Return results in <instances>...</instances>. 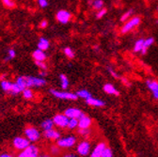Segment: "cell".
Segmentation results:
<instances>
[{"label": "cell", "mask_w": 158, "mask_h": 157, "mask_svg": "<svg viewBox=\"0 0 158 157\" xmlns=\"http://www.w3.org/2000/svg\"><path fill=\"white\" fill-rule=\"evenodd\" d=\"M24 134L30 141L31 144L38 142L40 139H41V136H42V134H41V132H40V130L34 126H27L24 130Z\"/></svg>", "instance_id": "6da1fadb"}, {"label": "cell", "mask_w": 158, "mask_h": 157, "mask_svg": "<svg viewBox=\"0 0 158 157\" xmlns=\"http://www.w3.org/2000/svg\"><path fill=\"white\" fill-rule=\"evenodd\" d=\"M49 92L56 99H60V100H66V101H75L78 99V97L76 93H72V92H67V91H60V90H56L54 89H50Z\"/></svg>", "instance_id": "7a4b0ae2"}, {"label": "cell", "mask_w": 158, "mask_h": 157, "mask_svg": "<svg viewBox=\"0 0 158 157\" xmlns=\"http://www.w3.org/2000/svg\"><path fill=\"white\" fill-rule=\"evenodd\" d=\"M30 145H31L30 141L26 136H16L12 140V147L15 151H18L26 150Z\"/></svg>", "instance_id": "3957f363"}, {"label": "cell", "mask_w": 158, "mask_h": 157, "mask_svg": "<svg viewBox=\"0 0 158 157\" xmlns=\"http://www.w3.org/2000/svg\"><path fill=\"white\" fill-rule=\"evenodd\" d=\"M77 138L74 135H68L64 137H60L57 141L56 145L60 149H71L76 144Z\"/></svg>", "instance_id": "277c9868"}, {"label": "cell", "mask_w": 158, "mask_h": 157, "mask_svg": "<svg viewBox=\"0 0 158 157\" xmlns=\"http://www.w3.org/2000/svg\"><path fill=\"white\" fill-rule=\"evenodd\" d=\"M41 153V150L37 145L31 144L29 147H27L26 150L19 151L15 157H38Z\"/></svg>", "instance_id": "5b68a950"}, {"label": "cell", "mask_w": 158, "mask_h": 157, "mask_svg": "<svg viewBox=\"0 0 158 157\" xmlns=\"http://www.w3.org/2000/svg\"><path fill=\"white\" fill-rule=\"evenodd\" d=\"M141 22V18L139 16H135V17H132L130 20H128L124 25L123 27H122L121 29V33L122 34H126L128 32H130L132 29H134L135 27H137L139 26Z\"/></svg>", "instance_id": "8992f818"}, {"label": "cell", "mask_w": 158, "mask_h": 157, "mask_svg": "<svg viewBox=\"0 0 158 157\" xmlns=\"http://www.w3.org/2000/svg\"><path fill=\"white\" fill-rule=\"evenodd\" d=\"M27 86V88H41L46 85V80L43 77H35V76H26Z\"/></svg>", "instance_id": "52a82bcc"}, {"label": "cell", "mask_w": 158, "mask_h": 157, "mask_svg": "<svg viewBox=\"0 0 158 157\" xmlns=\"http://www.w3.org/2000/svg\"><path fill=\"white\" fill-rule=\"evenodd\" d=\"M90 150H91V145H90V142L88 140H82L76 146L77 154L80 156H83V157L88 156L90 153Z\"/></svg>", "instance_id": "ba28073f"}, {"label": "cell", "mask_w": 158, "mask_h": 157, "mask_svg": "<svg viewBox=\"0 0 158 157\" xmlns=\"http://www.w3.org/2000/svg\"><path fill=\"white\" fill-rule=\"evenodd\" d=\"M69 120L70 119L65 114H56L53 118L55 126H57L59 128H67Z\"/></svg>", "instance_id": "9c48e42d"}, {"label": "cell", "mask_w": 158, "mask_h": 157, "mask_svg": "<svg viewBox=\"0 0 158 157\" xmlns=\"http://www.w3.org/2000/svg\"><path fill=\"white\" fill-rule=\"evenodd\" d=\"M64 114L69 118V119H76V120H79L80 118H82L85 115V113L82 110H80L79 108H76V107L67 108L64 111Z\"/></svg>", "instance_id": "30bf717a"}, {"label": "cell", "mask_w": 158, "mask_h": 157, "mask_svg": "<svg viewBox=\"0 0 158 157\" xmlns=\"http://www.w3.org/2000/svg\"><path fill=\"white\" fill-rule=\"evenodd\" d=\"M56 20L57 22H59L60 24H68L71 20V18H72V14L71 12H69L68 10H59L57 11L56 15Z\"/></svg>", "instance_id": "8fae6325"}, {"label": "cell", "mask_w": 158, "mask_h": 157, "mask_svg": "<svg viewBox=\"0 0 158 157\" xmlns=\"http://www.w3.org/2000/svg\"><path fill=\"white\" fill-rule=\"evenodd\" d=\"M106 143L102 141V142H99L95 147L94 149L92 150V151L90 152V155L89 157H102V154L104 152V151L106 150Z\"/></svg>", "instance_id": "7c38bea8"}, {"label": "cell", "mask_w": 158, "mask_h": 157, "mask_svg": "<svg viewBox=\"0 0 158 157\" xmlns=\"http://www.w3.org/2000/svg\"><path fill=\"white\" fill-rule=\"evenodd\" d=\"M91 125H92L91 118L86 114L78 120V129H89Z\"/></svg>", "instance_id": "4fadbf2b"}, {"label": "cell", "mask_w": 158, "mask_h": 157, "mask_svg": "<svg viewBox=\"0 0 158 157\" xmlns=\"http://www.w3.org/2000/svg\"><path fill=\"white\" fill-rule=\"evenodd\" d=\"M44 137L46 139H48V140H56V141H57L61 137V134L56 129H51V130L44 132Z\"/></svg>", "instance_id": "5bb4252c"}, {"label": "cell", "mask_w": 158, "mask_h": 157, "mask_svg": "<svg viewBox=\"0 0 158 157\" xmlns=\"http://www.w3.org/2000/svg\"><path fill=\"white\" fill-rule=\"evenodd\" d=\"M146 85L148 89L152 91L154 99H158V82L155 80L148 79L146 80Z\"/></svg>", "instance_id": "9a60e30c"}, {"label": "cell", "mask_w": 158, "mask_h": 157, "mask_svg": "<svg viewBox=\"0 0 158 157\" xmlns=\"http://www.w3.org/2000/svg\"><path fill=\"white\" fill-rule=\"evenodd\" d=\"M87 105H90V106H94V107H103L106 105V102H104L101 99H96V98L90 97L88 100H86Z\"/></svg>", "instance_id": "2e32d148"}, {"label": "cell", "mask_w": 158, "mask_h": 157, "mask_svg": "<svg viewBox=\"0 0 158 157\" xmlns=\"http://www.w3.org/2000/svg\"><path fill=\"white\" fill-rule=\"evenodd\" d=\"M32 56L35 60V61H45V60H46V54L40 49H36L33 52Z\"/></svg>", "instance_id": "e0dca14e"}, {"label": "cell", "mask_w": 158, "mask_h": 157, "mask_svg": "<svg viewBox=\"0 0 158 157\" xmlns=\"http://www.w3.org/2000/svg\"><path fill=\"white\" fill-rule=\"evenodd\" d=\"M103 89H104V91L106 93L109 94V95H114V96H118V95H120V92H118V90L112 84L107 83V84H106L104 86Z\"/></svg>", "instance_id": "ac0fdd59"}, {"label": "cell", "mask_w": 158, "mask_h": 157, "mask_svg": "<svg viewBox=\"0 0 158 157\" xmlns=\"http://www.w3.org/2000/svg\"><path fill=\"white\" fill-rule=\"evenodd\" d=\"M54 126H55V123L53 122V119H46L41 123V128L44 132L54 129Z\"/></svg>", "instance_id": "d6986e66"}, {"label": "cell", "mask_w": 158, "mask_h": 157, "mask_svg": "<svg viewBox=\"0 0 158 157\" xmlns=\"http://www.w3.org/2000/svg\"><path fill=\"white\" fill-rule=\"evenodd\" d=\"M12 85H13V83L10 82V80H7V79H3V80L0 81V87H1V89H3V91L7 92L9 94H10V92L11 90Z\"/></svg>", "instance_id": "ffe728a7"}, {"label": "cell", "mask_w": 158, "mask_h": 157, "mask_svg": "<svg viewBox=\"0 0 158 157\" xmlns=\"http://www.w3.org/2000/svg\"><path fill=\"white\" fill-rule=\"evenodd\" d=\"M50 46V43L47 39L45 38H41L38 43V49L42 50V51H46Z\"/></svg>", "instance_id": "44dd1931"}, {"label": "cell", "mask_w": 158, "mask_h": 157, "mask_svg": "<svg viewBox=\"0 0 158 157\" xmlns=\"http://www.w3.org/2000/svg\"><path fill=\"white\" fill-rule=\"evenodd\" d=\"M153 43H154V39L152 37H150V38L146 39V40H144V43H143V48L141 50V54L145 55L147 53L149 47H151Z\"/></svg>", "instance_id": "7402d4cb"}, {"label": "cell", "mask_w": 158, "mask_h": 157, "mask_svg": "<svg viewBox=\"0 0 158 157\" xmlns=\"http://www.w3.org/2000/svg\"><path fill=\"white\" fill-rule=\"evenodd\" d=\"M76 95L78 98H81V99H84L85 101L88 100L89 98L92 97L91 93L89 91H88L87 89H79L77 92H76Z\"/></svg>", "instance_id": "603a6c76"}, {"label": "cell", "mask_w": 158, "mask_h": 157, "mask_svg": "<svg viewBox=\"0 0 158 157\" xmlns=\"http://www.w3.org/2000/svg\"><path fill=\"white\" fill-rule=\"evenodd\" d=\"M15 83L19 86V88L22 89V91L26 89H27V80H26V76H19L17 77V79L15 81Z\"/></svg>", "instance_id": "cb8c5ba5"}, {"label": "cell", "mask_w": 158, "mask_h": 157, "mask_svg": "<svg viewBox=\"0 0 158 157\" xmlns=\"http://www.w3.org/2000/svg\"><path fill=\"white\" fill-rule=\"evenodd\" d=\"M59 80H60V87L62 89H67L69 88V79L65 74H59Z\"/></svg>", "instance_id": "d4e9b609"}, {"label": "cell", "mask_w": 158, "mask_h": 157, "mask_svg": "<svg viewBox=\"0 0 158 157\" xmlns=\"http://www.w3.org/2000/svg\"><path fill=\"white\" fill-rule=\"evenodd\" d=\"M22 94H23V97H24V99L26 100H32L33 98H34V92L31 89L27 88L26 89H24L22 91Z\"/></svg>", "instance_id": "484cf974"}, {"label": "cell", "mask_w": 158, "mask_h": 157, "mask_svg": "<svg viewBox=\"0 0 158 157\" xmlns=\"http://www.w3.org/2000/svg\"><path fill=\"white\" fill-rule=\"evenodd\" d=\"M60 151H61L60 148H59L56 144V145H51V146L49 147V153H50L52 156H54V157L58 156L59 154H60Z\"/></svg>", "instance_id": "4316f807"}, {"label": "cell", "mask_w": 158, "mask_h": 157, "mask_svg": "<svg viewBox=\"0 0 158 157\" xmlns=\"http://www.w3.org/2000/svg\"><path fill=\"white\" fill-rule=\"evenodd\" d=\"M143 43H144V40L143 39H139V40H137L135 43V46H134V52L137 53V52H141L142 48H143Z\"/></svg>", "instance_id": "83f0119b"}, {"label": "cell", "mask_w": 158, "mask_h": 157, "mask_svg": "<svg viewBox=\"0 0 158 157\" xmlns=\"http://www.w3.org/2000/svg\"><path fill=\"white\" fill-rule=\"evenodd\" d=\"M67 128L69 130H73V129L78 128V120H76V119H70L69 122H68Z\"/></svg>", "instance_id": "f1b7e54d"}, {"label": "cell", "mask_w": 158, "mask_h": 157, "mask_svg": "<svg viewBox=\"0 0 158 157\" xmlns=\"http://www.w3.org/2000/svg\"><path fill=\"white\" fill-rule=\"evenodd\" d=\"M63 52H64L65 56H66L68 58H70V60H73V58L74 57V56H75V54H74L73 50L72 48H70V47H66V48H64Z\"/></svg>", "instance_id": "f546056e"}, {"label": "cell", "mask_w": 158, "mask_h": 157, "mask_svg": "<svg viewBox=\"0 0 158 157\" xmlns=\"http://www.w3.org/2000/svg\"><path fill=\"white\" fill-rule=\"evenodd\" d=\"M134 13V10H129L128 11L124 12L122 17H121V22H127L128 21V19L131 17V15Z\"/></svg>", "instance_id": "4dcf8cb0"}, {"label": "cell", "mask_w": 158, "mask_h": 157, "mask_svg": "<svg viewBox=\"0 0 158 157\" xmlns=\"http://www.w3.org/2000/svg\"><path fill=\"white\" fill-rule=\"evenodd\" d=\"M22 92V89L19 88V86L14 82L13 85H12V88H11V90L10 92V95H18L19 93H21Z\"/></svg>", "instance_id": "1f68e13d"}, {"label": "cell", "mask_w": 158, "mask_h": 157, "mask_svg": "<svg viewBox=\"0 0 158 157\" xmlns=\"http://www.w3.org/2000/svg\"><path fill=\"white\" fill-rule=\"evenodd\" d=\"M92 7H93V9L98 10H101L104 7V1H103V0H94Z\"/></svg>", "instance_id": "d6a6232c"}, {"label": "cell", "mask_w": 158, "mask_h": 157, "mask_svg": "<svg viewBox=\"0 0 158 157\" xmlns=\"http://www.w3.org/2000/svg\"><path fill=\"white\" fill-rule=\"evenodd\" d=\"M78 134L83 137H89L91 134V130L89 129H78Z\"/></svg>", "instance_id": "836d02e7"}, {"label": "cell", "mask_w": 158, "mask_h": 157, "mask_svg": "<svg viewBox=\"0 0 158 157\" xmlns=\"http://www.w3.org/2000/svg\"><path fill=\"white\" fill-rule=\"evenodd\" d=\"M16 56V52L13 49H9L8 50V56L5 57V60H10Z\"/></svg>", "instance_id": "e575fe53"}, {"label": "cell", "mask_w": 158, "mask_h": 157, "mask_svg": "<svg viewBox=\"0 0 158 157\" xmlns=\"http://www.w3.org/2000/svg\"><path fill=\"white\" fill-rule=\"evenodd\" d=\"M35 64L41 69V71H47L48 67L44 61H35Z\"/></svg>", "instance_id": "d590c367"}, {"label": "cell", "mask_w": 158, "mask_h": 157, "mask_svg": "<svg viewBox=\"0 0 158 157\" xmlns=\"http://www.w3.org/2000/svg\"><path fill=\"white\" fill-rule=\"evenodd\" d=\"M102 157H113V151H112L111 148L106 147L102 154Z\"/></svg>", "instance_id": "8d00e7d4"}, {"label": "cell", "mask_w": 158, "mask_h": 157, "mask_svg": "<svg viewBox=\"0 0 158 157\" xmlns=\"http://www.w3.org/2000/svg\"><path fill=\"white\" fill-rule=\"evenodd\" d=\"M106 12H107V10L105 9V8H103V9H101V10H99L98 12H97V14H96V18H97V19H101L102 17H104V16L106 15Z\"/></svg>", "instance_id": "74e56055"}, {"label": "cell", "mask_w": 158, "mask_h": 157, "mask_svg": "<svg viewBox=\"0 0 158 157\" xmlns=\"http://www.w3.org/2000/svg\"><path fill=\"white\" fill-rule=\"evenodd\" d=\"M2 2L9 9H11V8H14L15 7V3L12 1V0H2Z\"/></svg>", "instance_id": "f35d334b"}, {"label": "cell", "mask_w": 158, "mask_h": 157, "mask_svg": "<svg viewBox=\"0 0 158 157\" xmlns=\"http://www.w3.org/2000/svg\"><path fill=\"white\" fill-rule=\"evenodd\" d=\"M107 72L110 73L111 76H113L114 78H116V79H118V78H120V76H118V74L111 68V67H107Z\"/></svg>", "instance_id": "ab89813d"}, {"label": "cell", "mask_w": 158, "mask_h": 157, "mask_svg": "<svg viewBox=\"0 0 158 157\" xmlns=\"http://www.w3.org/2000/svg\"><path fill=\"white\" fill-rule=\"evenodd\" d=\"M0 157H15V155L9 151H3L0 153Z\"/></svg>", "instance_id": "60d3db41"}, {"label": "cell", "mask_w": 158, "mask_h": 157, "mask_svg": "<svg viewBox=\"0 0 158 157\" xmlns=\"http://www.w3.org/2000/svg\"><path fill=\"white\" fill-rule=\"evenodd\" d=\"M39 5L41 6L42 8H46L48 6V2H47V0H37Z\"/></svg>", "instance_id": "b9f144b4"}, {"label": "cell", "mask_w": 158, "mask_h": 157, "mask_svg": "<svg viewBox=\"0 0 158 157\" xmlns=\"http://www.w3.org/2000/svg\"><path fill=\"white\" fill-rule=\"evenodd\" d=\"M121 81L123 82V84H124L127 87H130L131 86V83L129 82V80L127 79L126 77H121Z\"/></svg>", "instance_id": "7bdbcfd3"}, {"label": "cell", "mask_w": 158, "mask_h": 157, "mask_svg": "<svg viewBox=\"0 0 158 157\" xmlns=\"http://www.w3.org/2000/svg\"><path fill=\"white\" fill-rule=\"evenodd\" d=\"M48 26V21L47 20H42V22L40 23V27L42 28H45Z\"/></svg>", "instance_id": "ee69618b"}, {"label": "cell", "mask_w": 158, "mask_h": 157, "mask_svg": "<svg viewBox=\"0 0 158 157\" xmlns=\"http://www.w3.org/2000/svg\"><path fill=\"white\" fill-rule=\"evenodd\" d=\"M38 157H54V156H52L49 152H42V153H40Z\"/></svg>", "instance_id": "f6af8a7d"}, {"label": "cell", "mask_w": 158, "mask_h": 157, "mask_svg": "<svg viewBox=\"0 0 158 157\" xmlns=\"http://www.w3.org/2000/svg\"><path fill=\"white\" fill-rule=\"evenodd\" d=\"M48 74V72H47V71H40V77H44V76H46Z\"/></svg>", "instance_id": "bcb514c9"}, {"label": "cell", "mask_w": 158, "mask_h": 157, "mask_svg": "<svg viewBox=\"0 0 158 157\" xmlns=\"http://www.w3.org/2000/svg\"><path fill=\"white\" fill-rule=\"evenodd\" d=\"M61 157H78V156L75 155V154H73V153H65Z\"/></svg>", "instance_id": "7dc6e473"}, {"label": "cell", "mask_w": 158, "mask_h": 157, "mask_svg": "<svg viewBox=\"0 0 158 157\" xmlns=\"http://www.w3.org/2000/svg\"><path fill=\"white\" fill-rule=\"evenodd\" d=\"M93 1H94V0H89V1H88V4L92 6V4H93Z\"/></svg>", "instance_id": "c3c4849f"}, {"label": "cell", "mask_w": 158, "mask_h": 157, "mask_svg": "<svg viewBox=\"0 0 158 157\" xmlns=\"http://www.w3.org/2000/svg\"><path fill=\"white\" fill-rule=\"evenodd\" d=\"M157 24H158V20H157Z\"/></svg>", "instance_id": "681fc988"}]
</instances>
